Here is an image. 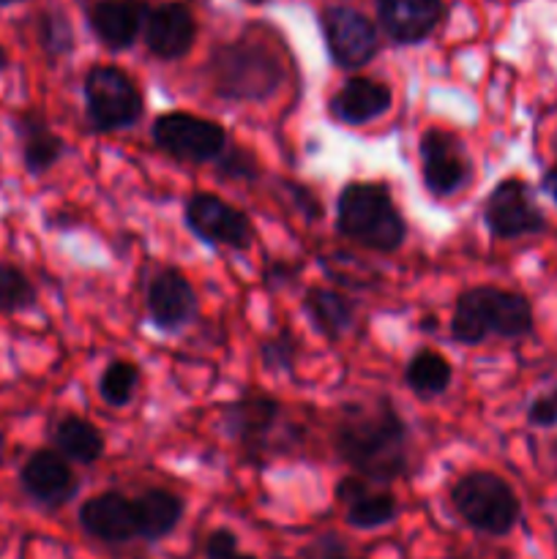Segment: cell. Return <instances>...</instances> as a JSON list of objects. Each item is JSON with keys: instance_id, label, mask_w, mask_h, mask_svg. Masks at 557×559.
Wrapping results in <instances>:
<instances>
[{"instance_id": "1", "label": "cell", "mask_w": 557, "mask_h": 559, "mask_svg": "<svg viewBox=\"0 0 557 559\" xmlns=\"http://www.w3.org/2000/svg\"><path fill=\"white\" fill-rule=\"evenodd\" d=\"M407 440L410 431L391 399L347 404L333 431L339 459L369 484H388L407 473Z\"/></svg>"}, {"instance_id": "2", "label": "cell", "mask_w": 557, "mask_h": 559, "mask_svg": "<svg viewBox=\"0 0 557 559\" xmlns=\"http://www.w3.org/2000/svg\"><path fill=\"white\" fill-rule=\"evenodd\" d=\"M533 333V306L524 295L500 287H473L453 304L451 338L478 347L489 336L522 338Z\"/></svg>"}, {"instance_id": "3", "label": "cell", "mask_w": 557, "mask_h": 559, "mask_svg": "<svg viewBox=\"0 0 557 559\" xmlns=\"http://www.w3.org/2000/svg\"><path fill=\"white\" fill-rule=\"evenodd\" d=\"M336 229L344 238L391 254L407 238V224L382 183H347L336 200Z\"/></svg>"}, {"instance_id": "4", "label": "cell", "mask_w": 557, "mask_h": 559, "mask_svg": "<svg viewBox=\"0 0 557 559\" xmlns=\"http://www.w3.org/2000/svg\"><path fill=\"white\" fill-rule=\"evenodd\" d=\"M211 87L227 102H262L282 82L278 58L260 41L222 44L208 60Z\"/></svg>"}, {"instance_id": "5", "label": "cell", "mask_w": 557, "mask_h": 559, "mask_svg": "<svg viewBox=\"0 0 557 559\" xmlns=\"http://www.w3.org/2000/svg\"><path fill=\"white\" fill-rule=\"evenodd\" d=\"M451 506L467 527L484 535H508L522 516L519 497L500 475L470 473L451 489Z\"/></svg>"}, {"instance_id": "6", "label": "cell", "mask_w": 557, "mask_h": 559, "mask_svg": "<svg viewBox=\"0 0 557 559\" xmlns=\"http://www.w3.org/2000/svg\"><path fill=\"white\" fill-rule=\"evenodd\" d=\"M87 120L96 131H123L140 123L142 93L118 66H93L82 82Z\"/></svg>"}, {"instance_id": "7", "label": "cell", "mask_w": 557, "mask_h": 559, "mask_svg": "<svg viewBox=\"0 0 557 559\" xmlns=\"http://www.w3.org/2000/svg\"><path fill=\"white\" fill-rule=\"evenodd\" d=\"M322 38L339 69H364L380 49L377 25L353 5H325L320 11Z\"/></svg>"}, {"instance_id": "8", "label": "cell", "mask_w": 557, "mask_h": 559, "mask_svg": "<svg viewBox=\"0 0 557 559\" xmlns=\"http://www.w3.org/2000/svg\"><path fill=\"white\" fill-rule=\"evenodd\" d=\"M153 142L169 156L202 164L216 162L227 151V131L216 120L189 112H167L158 115L153 123Z\"/></svg>"}, {"instance_id": "9", "label": "cell", "mask_w": 557, "mask_h": 559, "mask_svg": "<svg viewBox=\"0 0 557 559\" xmlns=\"http://www.w3.org/2000/svg\"><path fill=\"white\" fill-rule=\"evenodd\" d=\"M420 175L431 197L446 200L459 194L473 178V162L453 131L426 129L420 136Z\"/></svg>"}, {"instance_id": "10", "label": "cell", "mask_w": 557, "mask_h": 559, "mask_svg": "<svg viewBox=\"0 0 557 559\" xmlns=\"http://www.w3.org/2000/svg\"><path fill=\"white\" fill-rule=\"evenodd\" d=\"M484 222L500 240L530 238L546 229V216L535 202L533 189L519 178H506L491 189L484 202Z\"/></svg>"}, {"instance_id": "11", "label": "cell", "mask_w": 557, "mask_h": 559, "mask_svg": "<svg viewBox=\"0 0 557 559\" xmlns=\"http://www.w3.org/2000/svg\"><path fill=\"white\" fill-rule=\"evenodd\" d=\"M183 216L186 227L208 246H227V249L244 251L254 240V227H251L249 216L216 194H205V191L194 194L186 202Z\"/></svg>"}, {"instance_id": "12", "label": "cell", "mask_w": 557, "mask_h": 559, "mask_svg": "<svg viewBox=\"0 0 557 559\" xmlns=\"http://www.w3.org/2000/svg\"><path fill=\"white\" fill-rule=\"evenodd\" d=\"M145 47L158 60H180L191 52L197 41V20L191 9L180 0L162 3L147 11Z\"/></svg>"}, {"instance_id": "13", "label": "cell", "mask_w": 557, "mask_h": 559, "mask_svg": "<svg viewBox=\"0 0 557 559\" xmlns=\"http://www.w3.org/2000/svg\"><path fill=\"white\" fill-rule=\"evenodd\" d=\"M147 320L162 333H175L197 314V293L180 271H162L151 278L145 293Z\"/></svg>"}, {"instance_id": "14", "label": "cell", "mask_w": 557, "mask_h": 559, "mask_svg": "<svg viewBox=\"0 0 557 559\" xmlns=\"http://www.w3.org/2000/svg\"><path fill=\"white\" fill-rule=\"evenodd\" d=\"M93 36L107 49H129L145 31L147 5L142 0H93L85 9Z\"/></svg>"}, {"instance_id": "15", "label": "cell", "mask_w": 557, "mask_h": 559, "mask_svg": "<svg viewBox=\"0 0 557 559\" xmlns=\"http://www.w3.org/2000/svg\"><path fill=\"white\" fill-rule=\"evenodd\" d=\"M80 527L102 544H129L137 538L134 500L120 491H104L80 508Z\"/></svg>"}, {"instance_id": "16", "label": "cell", "mask_w": 557, "mask_h": 559, "mask_svg": "<svg viewBox=\"0 0 557 559\" xmlns=\"http://www.w3.org/2000/svg\"><path fill=\"white\" fill-rule=\"evenodd\" d=\"M442 20V0H377L380 31L393 44H420Z\"/></svg>"}, {"instance_id": "17", "label": "cell", "mask_w": 557, "mask_h": 559, "mask_svg": "<svg viewBox=\"0 0 557 559\" xmlns=\"http://www.w3.org/2000/svg\"><path fill=\"white\" fill-rule=\"evenodd\" d=\"M22 489L44 508H60L76 495V478L58 451H36L20 473Z\"/></svg>"}, {"instance_id": "18", "label": "cell", "mask_w": 557, "mask_h": 559, "mask_svg": "<svg viewBox=\"0 0 557 559\" xmlns=\"http://www.w3.org/2000/svg\"><path fill=\"white\" fill-rule=\"evenodd\" d=\"M393 93L386 82H377L371 76H349L342 87L331 96V115L339 123L366 126L371 120L382 118L391 109Z\"/></svg>"}, {"instance_id": "19", "label": "cell", "mask_w": 557, "mask_h": 559, "mask_svg": "<svg viewBox=\"0 0 557 559\" xmlns=\"http://www.w3.org/2000/svg\"><path fill=\"white\" fill-rule=\"evenodd\" d=\"M282 418V407L271 396H244L240 402L229 404L224 413V429L249 451H257L268 442L273 426Z\"/></svg>"}, {"instance_id": "20", "label": "cell", "mask_w": 557, "mask_h": 559, "mask_svg": "<svg viewBox=\"0 0 557 559\" xmlns=\"http://www.w3.org/2000/svg\"><path fill=\"white\" fill-rule=\"evenodd\" d=\"M137 513V538L156 544L167 538L178 522L183 519V500L175 491L167 489H147L134 500Z\"/></svg>"}, {"instance_id": "21", "label": "cell", "mask_w": 557, "mask_h": 559, "mask_svg": "<svg viewBox=\"0 0 557 559\" xmlns=\"http://www.w3.org/2000/svg\"><path fill=\"white\" fill-rule=\"evenodd\" d=\"M304 311L311 325L331 342L342 338L355 322V304L336 289L311 287L304 295Z\"/></svg>"}, {"instance_id": "22", "label": "cell", "mask_w": 557, "mask_h": 559, "mask_svg": "<svg viewBox=\"0 0 557 559\" xmlns=\"http://www.w3.org/2000/svg\"><path fill=\"white\" fill-rule=\"evenodd\" d=\"M16 129H20L22 136V162H25L31 175H44L66 153V142L38 115L20 118L16 120Z\"/></svg>"}, {"instance_id": "23", "label": "cell", "mask_w": 557, "mask_h": 559, "mask_svg": "<svg viewBox=\"0 0 557 559\" xmlns=\"http://www.w3.org/2000/svg\"><path fill=\"white\" fill-rule=\"evenodd\" d=\"M55 448H58V453L66 462L93 464L102 459L104 437L91 420L69 415V418L60 420L58 429H55Z\"/></svg>"}, {"instance_id": "24", "label": "cell", "mask_w": 557, "mask_h": 559, "mask_svg": "<svg viewBox=\"0 0 557 559\" xmlns=\"http://www.w3.org/2000/svg\"><path fill=\"white\" fill-rule=\"evenodd\" d=\"M451 364L431 349H420L418 355H413L407 369H404V382L418 399H435L446 393V388L451 385Z\"/></svg>"}, {"instance_id": "25", "label": "cell", "mask_w": 557, "mask_h": 559, "mask_svg": "<svg viewBox=\"0 0 557 559\" xmlns=\"http://www.w3.org/2000/svg\"><path fill=\"white\" fill-rule=\"evenodd\" d=\"M399 502L391 491H366L347 506V524L355 530L386 527L396 519Z\"/></svg>"}, {"instance_id": "26", "label": "cell", "mask_w": 557, "mask_h": 559, "mask_svg": "<svg viewBox=\"0 0 557 559\" xmlns=\"http://www.w3.org/2000/svg\"><path fill=\"white\" fill-rule=\"evenodd\" d=\"M140 385V369L131 360H112L98 377V396L109 407H126Z\"/></svg>"}, {"instance_id": "27", "label": "cell", "mask_w": 557, "mask_h": 559, "mask_svg": "<svg viewBox=\"0 0 557 559\" xmlns=\"http://www.w3.org/2000/svg\"><path fill=\"white\" fill-rule=\"evenodd\" d=\"M36 36L49 58H63V55H69L74 49V27H71V20L66 16V11L60 9H47L38 14Z\"/></svg>"}, {"instance_id": "28", "label": "cell", "mask_w": 557, "mask_h": 559, "mask_svg": "<svg viewBox=\"0 0 557 559\" xmlns=\"http://www.w3.org/2000/svg\"><path fill=\"white\" fill-rule=\"evenodd\" d=\"M36 304V287L14 265H0V311H25Z\"/></svg>"}, {"instance_id": "29", "label": "cell", "mask_w": 557, "mask_h": 559, "mask_svg": "<svg viewBox=\"0 0 557 559\" xmlns=\"http://www.w3.org/2000/svg\"><path fill=\"white\" fill-rule=\"evenodd\" d=\"M260 358L268 371H293L298 360V342L289 331H278L276 336L260 344Z\"/></svg>"}, {"instance_id": "30", "label": "cell", "mask_w": 557, "mask_h": 559, "mask_svg": "<svg viewBox=\"0 0 557 559\" xmlns=\"http://www.w3.org/2000/svg\"><path fill=\"white\" fill-rule=\"evenodd\" d=\"M218 167H222V175H229V178L238 180H254L260 175V164L244 147H233V151H224L222 156L216 158Z\"/></svg>"}, {"instance_id": "31", "label": "cell", "mask_w": 557, "mask_h": 559, "mask_svg": "<svg viewBox=\"0 0 557 559\" xmlns=\"http://www.w3.org/2000/svg\"><path fill=\"white\" fill-rule=\"evenodd\" d=\"M205 557L208 559H257L246 551H240L238 535L229 530H213L205 540Z\"/></svg>"}, {"instance_id": "32", "label": "cell", "mask_w": 557, "mask_h": 559, "mask_svg": "<svg viewBox=\"0 0 557 559\" xmlns=\"http://www.w3.org/2000/svg\"><path fill=\"white\" fill-rule=\"evenodd\" d=\"M528 420L533 426H538V429H552V426H557V391L533 399L528 407Z\"/></svg>"}, {"instance_id": "33", "label": "cell", "mask_w": 557, "mask_h": 559, "mask_svg": "<svg viewBox=\"0 0 557 559\" xmlns=\"http://www.w3.org/2000/svg\"><path fill=\"white\" fill-rule=\"evenodd\" d=\"M304 559H353L344 549L342 540L336 535H325V538L315 540L309 549L304 551Z\"/></svg>"}, {"instance_id": "34", "label": "cell", "mask_w": 557, "mask_h": 559, "mask_svg": "<svg viewBox=\"0 0 557 559\" xmlns=\"http://www.w3.org/2000/svg\"><path fill=\"white\" fill-rule=\"evenodd\" d=\"M366 491H369V480L358 478V475H349V478H344L342 484L336 486V500L339 502H355L358 497H364Z\"/></svg>"}, {"instance_id": "35", "label": "cell", "mask_w": 557, "mask_h": 559, "mask_svg": "<svg viewBox=\"0 0 557 559\" xmlns=\"http://www.w3.org/2000/svg\"><path fill=\"white\" fill-rule=\"evenodd\" d=\"M284 189L293 191L295 202H298V207H304L306 218H317V213H320V202L311 197L309 189H304V186H295V183H284Z\"/></svg>"}, {"instance_id": "36", "label": "cell", "mask_w": 557, "mask_h": 559, "mask_svg": "<svg viewBox=\"0 0 557 559\" xmlns=\"http://www.w3.org/2000/svg\"><path fill=\"white\" fill-rule=\"evenodd\" d=\"M541 186H544V191L552 197V200H555V205H557V164H555V167L546 169Z\"/></svg>"}, {"instance_id": "37", "label": "cell", "mask_w": 557, "mask_h": 559, "mask_svg": "<svg viewBox=\"0 0 557 559\" xmlns=\"http://www.w3.org/2000/svg\"><path fill=\"white\" fill-rule=\"evenodd\" d=\"M420 328H424V331H435V328H437V320H435V317H431V320H429V317H426V320L420 322Z\"/></svg>"}, {"instance_id": "38", "label": "cell", "mask_w": 557, "mask_h": 559, "mask_svg": "<svg viewBox=\"0 0 557 559\" xmlns=\"http://www.w3.org/2000/svg\"><path fill=\"white\" fill-rule=\"evenodd\" d=\"M14 3H22V0H0V9H3V5H14Z\"/></svg>"}, {"instance_id": "39", "label": "cell", "mask_w": 557, "mask_h": 559, "mask_svg": "<svg viewBox=\"0 0 557 559\" xmlns=\"http://www.w3.org/2000/svg\"><path fill=\"white\" fill-rule=\"evenodd\" d=\"M244 3H249V5H262V3H268V0H244Z\"/></svg>"}, {"instance_id": "40", "label": "cell", "mask_w": 557, "mask_h": 559, "mask_svg": "<svg viewBox=\"0 0 557 559\" xmlns=\"http://www.w3.org/2000/svg\"><path fill=\"white\" fill-rule=\"evenodd\" d=\"M0 69H5V55H3V49H0Z\"/></svg>"}]
</instances>
